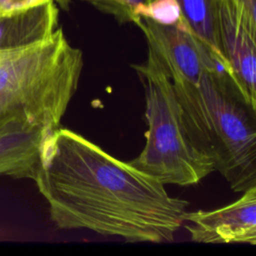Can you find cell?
Listing matches in <instances>:
<instances>
[{"label":"cell","mask_w":256,"mask_h":256,"mask_svg":"<svg viewBox=\"0 0 256 256\" xmlns=\"http://www.w3.org/2000/svg\"><path fill=\"white\" fill-rule=\"evenodd\" d=\"M132 67L145 90L148 130L143 150L129 163L164 185L197 184L214 165L187 132L170 77L149 47L145 63Z\"/></svg>","instance_id":"obj_4"},{"label":"cell","mask_w":256,"mask_h":256,"mask_svg":"<svg viewBox=\"0 0 256 256\" xmlns=\"http://www.w3.org/2000/svg\"><path fill=\"white\" fill-rule=\"evenodd\" d=\"M218 37L225 72L256 110V31L231 0L219 2Z\"/></svg>","instance_id":"obj_6"},{"label":"cell","mask_w":256,"mask_h":256,"mask_svg":"<svg viewBox=\"0 0 256 256\" xmlns=\"http://www.w3.org/2000/svg\"><path fill=\"white\" fill-rule=\"evenodd\" d=\"M251 29L256 31V0H231Z\"/></svg>","instance_id":"obj_14"},{"label":"cell","mask_w":256,"mask_h":256,"mask_svg":"<svg viewBox=\"0 0 256 256\" xmlns=\"http://www.w3.org/2000/svg\"><path fill=\"white\" fill-rule=\"evenodd\" d=\"M185 27L213 52L225 69L218 37V10L220 0H176ZM225 71V70H224Z\"/></svg>","instance_id":"obj_10"},{"label":"cell","mask_w":256,"mask_h":256,"mask_svg":"<svg viewBox=\"0 0 256 256\" xmlns=\"http://www.w3.org/2000/svg\"><path fill=\"white\" fill-rule=\"evenodd\" d=\"M40 130L0 132V176L34 179L45 139Z\"/></svg>","instance_id":"obj_9"},{"label":"cell","mask_w":256,"mask_h":256,"mask_svg":"<svg viewBox=\"0 0 256 256\" xmlns=\"http://www.w3.org/2000/svg\"><path fill=\"white\" fill-rule=\"evenodd\" d=\"M60 229H88L131 242L172 241L189 203L164 184L67 128L44 141L33 179Z\"/></svg>","instance_id":"obj_1"},{"label":"cell","mask_w":256,"mask_h":256,"mask_svg":"<svg viewBox=\"0 0 256 256\" xmlns=\"http://www.w3.org/2000/svg\"><path fill=\"white\" fill-rule=\"evenodd\" d=\"M194 145L235 192L256 186V110L219 67L196 84L170 78Z\"/></svg>","instance_id":"obj_2"},{"label":"cell","mask_w":256,"mask_h":256,"mask_svg":"<svg viewBox=\"0 0 256 256\" xmlns=\"http://www.w3.org/2000/svg\"><path fill=\"white\" fill-rule=\"evenodd\" d=\"M140 17L151 19L164 25H176L186 28L176 0H152L139 13ZM187 29V28H186Z\"/></svg>","instance_id":"obj_12"},{"label":"cell","mask_w":256,"mask_h":256,"mask_svg":"<svg viewBox=\"0 0 256 256\" xmlns=\"http://www.w3.org/2000/svg\"><path fill=\"white\" fill-rule=\"evenodd\" d=\"M191 240L199 243L256 244V186L235 202L204 211L185 212L183 224Z\"/></svg>","instance_id":"obj_7"},{"label":"cell","mask_w":256,"mask_h":256,"mask_svg":"<svg viewBox=\"0 0 256 256\" xmlns=\"http://www.w3.org/2000/svg\"><path fill=\"white\" fill-rule=\"evenodd\" d=\"M59 9L54 2L0 15V51H13L39 43L58 28Z\"/></svg>","instance_id":"obj_8"},{"label":"cell","mask_w":256,"mask_h":256,"mask_svg":"<svg viewBox=\"0 0 256 256\" xmlns=\"http://www.w3.org/2000/svg\"><path fill=\"white\" fill-rule=\"evenodd\" d=\"M82 68V51L60 27L39 43L11 51L0 61V132L56 130Z\"/></svg>","instance_id":"obj_3"},{"label":"cell","mask_w":256,"mask_h":256,"mask_svg":"<svg viewBox=\"0 0 256 256\" xmlns=\"http://www.w3.org/2000/svg\"><path fill=\"white\" fill-rule=\"evenodd\" d=\"M50 2H54L62 9L68 10L70 0H0V15L30 9Z\"/></svg>","instance_id":"obj_13"},{"label":"cell","mask_w":256,"mask_h":256,"mask_svg":"<svg viewBox=\"0 0 256 256\" xmlns=\"http://www.w3.org/2000/svg\"><path fill=\"white\" fill-rule=\"evenodd\" d=\"M10 52H11V51H0V61H1L2 59H4Z\"/></svg>","instance_id":"obj_15"},{"label":"cell","mask_w":256,"mask_h":256,"mask_svg":"<svg viewBox=\"0 0 256 256\" xmlns=\"http://www.w3.org/2000/svg\"><path fill=\"white\" fill-rule=\"evenodd\" d=\"M99 11L112 15L120 23H134L140 19L139 13L152 0H86Z\"/></svg>","instance_id":"obj_11"},{"label":"cell","mask_w":256,"mask_h":256,"mask_svg":"<svg viewBox=\"0 0 256 256\" xmlns=\"http://www.w3.org/2000/svg\"><path fill=\"white\" fill-rule=\"evenodd\" d=\"M170 78L196 84L208 70L223 68L213 52L188 29L140 17L136 24Z\"/></svg>","instance_id":"obj_5"}]
</instances>
